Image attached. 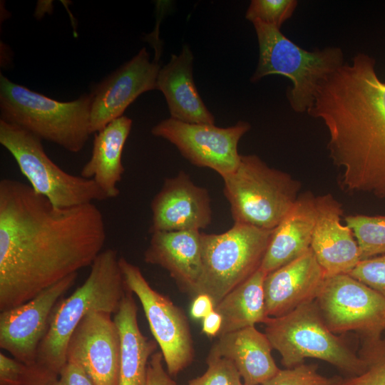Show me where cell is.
<instances>
[{
    "label": "cell",
    "instance_id": "25",
    "mask_svg": "<svg viewBox=\"0 0 385 385\" xmlns=\"http://www.w3.org/2000/svg\"><path fill=\"white\" fill-rule=\"evenodd\" d=\"M266 275L260 268L215 306L222 318L219 336L268 320L263 287Z\"/></svg>",
    "mask_w": 385,
    "mask_h": 385
},
{
    "label": "cell",
    "instance_id": "33",
    "mask_svg": "<svg viewBox=\"0 0 385 385\" xmlns=\"http://www.w3.org/2000/svg\"><path fill=\"white\" fill-rule=\"evenodd\" d=\"M151 359L148 364L147 385H176L163 369L162 353L153 354Z\"/></svg>",
    "mask_w": 385,
    "mask_h": 385
},
{
    "label": "cell",
    "instance_id": "13",
    "mask_svg": "<svg viewBox=\"0 0 385 385\" xmlns=\"http://www.w3.org/2000/svg\"><path fill=\"white\" fill-rule=\"evenodd\" d=\"M77 277L78 273L70 274L31 300L1 312V349L24 364H35L52 312L61 297L74 284Z\"/></svg>",
    "mask_w": 385,
    "mask_h": 385
},
{
    "label": "cell",
    "instance_id": "18",
    "mask_svg": "<svg viewBox=\"0 0 385 385\" xmlns=\"http://www.w3.org/2000/svg\"><path fill=\"white\" fill-rule=\"evenodd\" d=\"M325 277L311 248L301 257L267 274L263 287L269 317L284 315L314 301Z\"/></svg>",
    "mask_w": 385,
    "mask_h": 385
},
{
    "label": "cell",
    "instance_id": "28",
    "mask_svg": "<svg viewBox=\"0 0 385 385\" xmlns=\"http://www.w3.org/2000/svg\"><path fill=\"white\" fill-rule=\"evenodd\" d=\"M297 0H252L245 14V18L251 21L281 28L295 11Z\"/></svg>",
    "mask_w": 385,
    "mask_h": 385
},
{
    "label": "cell",
    "instance_id": "21",
    "mask_svg": "<svg viewBox=\"0 0 385 385\" xmlns=\"http://www.w3.org/2000/svg\"><path fill=\"white\" fill-rule=\"evenodd\" d=\"M193 54L185 45L178 55L160 68L156 89L166 100L171 118L188 123L215 124L213 115L205 106L195 85Z\"/></svg>",
    "mask_w": 385,
    "mask_h": 385
},
{
    "label": "cell",
    "instance_id": "15",
    "mask_svg": "<svg viewBox=\"0 0 385 385\" xmlns=\"http://www.w3.org/2000/svg\"><path fill=\"white\" fill-rule=\"evenodd\" d=\"M160 69L157 60L150 61L148 52L143 48L98 83L91 93V134L123 116L125 109L142 93L156 89Z\"/></svg>",
    "mask_w": 385,
    "mask_h": 385
},
{
    "label": "cell",
    "instance_id": "5",
    "mask_svg": "<svg viewBox=\"0 0 385 385\" xmlns=\"http://www.w3.org/2000/svg\"><path fill=\"white\" fill-rule=\"evenodd\" d=\"M252 24L259 61L250 81L256 83L273 74L288 78L292 83L287 92L290 107L296 113H307L320 83L345 63L342 49L328 46L309 51L288 38L279 29L260 21Z\"/></svg>",
    "mask_w": 385,
    "mask_h": 385
},
{
    "label": "cell",
    "instance_id": "7",
    "mask_svg": "<svg viewBox=\"0 0 385 385\" xmlns=\"http://www.w3.org/2000/svg\"><path fill=\"white\" fill-rule=\"evenodd\" d=\"M265 324V334L287 368L312 358L327 361L349 376L366 369V361L329 329L315 300L284 315L270 317Z\"/></svg>",
    "mask_w": 385,
    "mask_h": 385
},
{
    "label": "cell",
    "instance_id": "14",
    "mask_svg": "<svg viewBox=\"0 0 385 385\" xmlns=\"http://www.w3.org/2000/svg\"><path fill=\"white\" fill-rule=\"evenodd\" d=\"M111 315L90 312L75 329L67 346V363L81 367L95 385H118L120 340Z\"/></svg>",
    "mask_w": 385,
    "mask_h": 385
},
{
    "label": "cell",
    "instance_id": "9",
    "mask_svg": "<svg viewBox=\"0 0 385 385\" xmlns=\"http://www.w3.org/2000/svg\"><path fill=\"white\" fill-rule=\"evenodd\" d=\"M42 140L0 119V143L15 160L29 185L54 206L66 208L108 199L93 179L68 173L46 153Z\"/></svg>",
    "mask_w": 385,
    "mask_h": 385
},
{
    "label": "cell",
    "instance_id": "3",
    "mask_svg": "<svg viewBox=\"0 0 385 385\" xmlns=\"http://www.w3.org/2000/svg\"><path fill=\"white\" fill-rule=\"evenodd\" d=\"M120 257L114 249L103 250L83 284L58 301L38 347L36 364L58 376L67 364L69 339L83 318L91 311L117 312L128 289Z\"/></svg>",
    "mask_w": 385,
    "mask_h": 385
},
{
    "label": "cell",
    "instance_id": "12",
    "mask_svg": "<svg viewBox=\"0 0 385 385\" xmlns=\"http://www.w3.org/2000/svg\"><path fill=\"white\" fill-rule=\"evenodd\" d=\"M250 129V124L245 121L220 128L215 124L188 123L169 118L153 127L151 133L175 145L192 164L209 168L224 178L237 168L241 158L238 143Z\"/></svg>",
    "mask_w": 385,
    "mask_h": 385
},
{
    "label": "cell",
    "instance_id": "10",
    "mask_svg": "<svg viewBox=\"0 0 385 385\" xmlns=\"http://www.w3.org/2000/svg\"><path fill=\"white\" fill-rule=\"evenodd\" d=\"M120 265L128 288L142 304L168 374L177 375L191 364L195 356L186 315L169 297L150 287L138 266L123 257H120Z\"/></svg>",
    "mask_w": 385,
    "mask_h": 385
},
{
    "label": "cell",
    "instance_id": "29",
    "mask_svg": "<svg viewBox=\"0 0 385 385\" xmlns=\"http://www.w3.org/2000/svg\"><path fill=\"white\" fill-rule=\"evenodd\" d=\"M207 369L187 385H242L241 376L232 361L224 358L207 357Z\"/></svg>",
    "mask_w": 385,
    "mask_h": 385
},
{
    "label": "cell",
    "instance_id": "22",
    "mask_svg": "<svg viewBox=\"0 0 385 385\" xmlns=\"http://www.w3.org/2000/svg\"><path fill=\"white\" fill-rule=\"evenodd\" d=\"M317 216L316 197L300 193L294 206L273 230L260 269L267 274L310 250Z\"/></svg>",
    "mask_w": 385,
    "mask_h": 385
},
{
    "label": "cell",
    "instance_id": "6",
    "mask_svg": "<svg viewBox=\"0 0 385 385\" xmlns=\"http://www.w3.org/2000/svg\"><path fill=\"white\" fill-rule=\"evenodd\" d=\"M222 179L234 223L262 230H274L300 194L299 181L256 155H241L236 170Z\"/></svg>",
    "mask_w": 385,
    "mask_h": 385
},
{
    "label": "cell",
    "instance_id": "11",
    "mask_svg": "<svg viewBox=\"0 0 385 385\" xmlns=\"http://www.w3.org/2000/svg\"><path fill=\"white\" fill-rule=\"evenodd\" d=\"M315 302L334 334L354 331L376 340L385 329V298L348 274L325 277Z\"/></svg>",
    "mask_w": 385,
    "mask_h": 385
},
{
    "label": "cell",
    "instance_id": "38",
    "mask_svg": "<svg viewBox=\"0 0 385 385\" xmlns=\"http://www.w3.org/2000/svg\"><path fill=\"white\" fill-rule=\"evenodd\" d=\"M50 385H66V384L61 378H58L54 380Z\"/></svg>",
    "mask_w": 385,
    "mask_h": 385
},
{
    "label": "cell",
    "instance_id": "35",
    "mask_svg": "<svg viewBox=\"0 0 385 385\" xmlns=\"http://www.w3.org/2000/svg\"><path fill=\"white\" fill-rule=\"evenodd\" d=\"M214 310L212 298L207 294H199L193 300L190 313L194 319H203Z\"/></svg>",
    "mask_w": 385,
    "mask_h": 385
},
{
    "label": "cell",
    "instance_id": "39",
    "mask_svg": "<svg viewBox=\"0 0 385 385\" xmlns=\"http://www.w3.org/2000/svg\"><path fill=\"white\" fill-rule=\"evenodd\" d=\"M242 385H245V384H242Z\"/></svg>",
    "mask_w": 385,
    "mask_h": 385
},
{
    "label": "cell",
    "instance_id": "16",
    "mask_svg": "<svg viewBox=\"0 0 385 385\" xmlns=\"http://www.w3.org/2000/svg\"><path fill=\"white\" fill-rule=\"evenodd\" d=\"M149 232L200 230L212 221L207 190L195 185L183 171L165 180L150 204Z\"/></svg>",
    "mask_w": 385,
    "mask_h": 385
},
{
    "label": "cell",
    "instance_id": "37",
    "mask_svg": "<svg viewBox=\"0 0 385 385\" xmlns=\"http://www.w3.org/2000/svg\"><path fill=\"white\" fill-rule=\"evenodd\" d=\"M56 379H58L57 376L45 371L28 385H50Z\"/></svg>",
    "mask_w": 385,
    "mask_h": 385
},
{
    "label": "cell",
    "instance_id": "17",
    "mask_svg": "<svg viewBox=\"0 0 385 385\" xmlns=\"http://www.w3.org/2000/svg\"><path fill=\"white\" fill-rule=\"evenodd\" d=\"M317 216L310 248L325 277L349 274L361 261L351 230L343 225L342 205L327 193L316 197Z\"/></svg>",
    "mask_w": 385,
    "mask_h": 385
},
{
    "label": "cell",
    "instance_id": "2",
    "mask_svg": "<svg viewBox=\"0 0 385 385\" xmlns=\"http://www.w3.org/2000/svg\"><path fill=\"white\" fill-rule=\"evenodd\" d=\"M307 113L325 125L327 150L346 192L385 198V83L358 53L323 81Z\"/></svg>",
    "mask_w": 385,
    "mask_h": 385
},
{
    "label": "cell",
    "instance_id": "30",
    "mask_svg": "<svg viewBox=\"0 0 385 385\" xmlns=\"http://www.w3.org/2000/svg\"><path fill=\"white\" fill-rule=\"evenodd\" d=\"M334 379L326 378L317 371V366L304 363L292 368L280 369L262 385H332Z\"/></svg>",
    "mask_w": 385,
    "mask_h": 385
},
{
    "label": "cell",
    "instance_id": "27",
    "mask_svg": "<svg viewBox=\"0 0 385 385\" xmlns=\"http://www.w3.org/2000/svg\"><path fill=\"white\" fill-rule=\"evenodd\" d=\"M359 356L366 369L358 375L334 378L332 385H385V342L365 339Z\"/></svg>",
    "mask_w": 385,
    "mask_h": 385
},
{
    "label": "cell",
    "instance_id": "31",
    "mask_svg": "<svg viewBox=\"0 0 385 385\" xmlns=\"http://www.w3.org/2000/svg\"><path fill=\"white\" fill-rule=\"evenodd\" d=\"M45 371L37 364L27 365L0 354V385H28Z\"/></svg>",
    "mask_w": 385,
    "mask_h": 385
},
{
    "label": "cell",
    "instance_id": "24",
    "mask_svg": "<svg viewBox=\"0 0 385 385\" xmlns=\"http://www.w3.org/2000/svg\"><path fill=\"white\" fill-rule=\"evenodd\" d=\"M133 295L128 289L113 317L120 340L118 385H147L148 360L158 344L140 330L138 307Z\"/></svg>",
    "mask_w": 385,
    "mask_h": 385
},
{
    "label": "cell",
    "instance_id": "23",
    "mask_svg": "<svg viewBox=\"0 0 385 385\" xmlns=\"http://www.w3.org/2000/svg\"><path fill=\"white\" fill-rule=\"evenodd\" d=\"M131 126L132 120L123 115L94 133L91 156L80 173L83 178L93 179L108 199L120 194L118 184L125 171L122 154Z\"/></svg>",
    "mask_w": 385,
    "mask_h": 385
},
{
    "label": "cell",
    "instance_id": "26",
    "mask_svg": "<svg viewBox=\"0 0 385 385\" xmlns=\"http://www.w3.org/2000/svg\"><path fill=\"white\" fill-rule=\"evenodd\" d=\"M344 220L357 242L361 261L385 255V215H350Z\"/></svg>",
    "mask_w": 385,
    "mask_h": 385
},
{
    "label": "cell",
    "instance_id": "20",
    "mask_svg": "<svg viewBox=\"0 0 385 385\" xmlns=\"http://www.w3.org/2000/svg\"><path fill=\"white\" fill-rule=\"evenodd\" d=\"M207 357L233 363L245 385H262L280 370L272 356V346L265 333L255 326L218 336Z\"/></svg>",
    "mask_w": 385,
    "mask_h": 385
},
{
    "label": "cell",
    "instance_id": "8",
    "mask_svg": "<svg viewBox=\"0 0 385 385\" xmlns=\"http://www.w3.org/2000/svg\"><path fill=\"white\" fill-rule=\"evenodd\" d=\"M272 232L234 223L220 234L202 232V270L195 294H208L215 307L260 268Z\"/></svg>",
    "mask_w": 385,
    "mask_h": 385
},
{
    "label": "cell",
    "instance_id": "36",
    "mask_svg": "<svg viewBox=\"0 0 385 385\" xmlns=\"http://www.w3.org/2000/svg\"><path fill=\"white\" fill-rule=\"evenodd\" d=\"M222 324L221 315L215 310L212 311L202 321V332L207 336H219Z\"/></svg>",
    "mask_w": 385,
    "mask_h": 385
},
{
    "label": "cell",
    "instance_id": "1",
    "mask_svg": "<svg viewBox=\"0 0 385 385\" xmlns=\"http://www.w3.org/2000/svg\"><path fill=\"white\" fill-rule=\"evenodd\" d=\"M107 238L94 204L59 208L17 180L0 181V312L91 266Z\"/></svg>",
    "mask_w": 385,
    "mask_h": 385
},
{
    "label": "cell",
    "instance_id": "4",
    "mask_svg": "<svg viewBox=\"0 0 385 385\" xmlns=\"http://www.w3.org/2000/svg\"><path fill=\"white\" fill-rule=\"evenodd\" d=\"M93 96L61 102L0 75L1 118L71 152L78 153L89 136Z\"/></svg>",
    "mask_w": 385,
    "mask_h": 385
},
{
    "label": "cell",
    "instance_id": "19",
    "mask_svg": "<svg viewBox=\"0 0 385 385\" xmlns=\"http://www.w3.org/2000/svg\"><path fill=\"white\" fill-rule=\"evenodd\" d=\"M200 230L159 231L151 234L144 261L166 270L180 289L192 294L202 274Z\"/></svg>",
    "mask_w": 385,
    "mask_h": 385
},
{
    "label": "cell",
    "instance_id": "34",
    "mask_svg": "<svg viewBox=\"0 0 385 385\" xmlns=\"http://www.w3.org/2000/svg\"><path fill=\"white\" fill-rule=\"evenodd\" d=\"M66 385H95L79 366L67 363L59 375Z\"/></svg>",
    "mask_w": 385,
    "mask_h": 385
},
{
    "label": "cell",
    "instance_id": "32",
    "mask_svg": "<svg viewBox=\"0 0 385 385\" xmlns=\"http://www.w3.org/2000/svg\"><path fill=\"white\" fill-rule=\"evenodd\" d=\"M348 274L385 298V255L360 261Z\"/></svg>",
    "mask_w": 385,
    "mask_h": 385
}]
</instances>
